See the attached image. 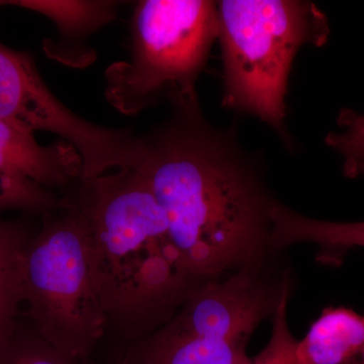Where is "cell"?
<instances>
[{
	"label": "cell",
	"instance_id": "cell-14",
	"mask_svg": "<svg viewBox=\"0 0 364 364\" xmlns=\"http://www.w3.org/2000/svg\"><path fill=\"white\" fill-rule=\"evenodd\" d=\"M0 364H82L43 338L21 316L0 350Z\"/></svg>",
	"mask_w": 364,
	"mask_h": 364
},
{
	"label": "cell",
	"instance_id": "cell-17",
	"mask_svg": "<svg viewBox=\"0 0 364 364\" xmlns=\"http://www.w3.org/2000/svg\"><path fill=\"white\" fill-rule=\"evenodd\" d=\"M272 318V338L264 349L248 364H296L299 340L294 338L289 330L287 309L280 308Z\"/></svg>",
	"mask_w": 364,
	"mask_h": 364
},
{
	"label": "cell",
	"instance_id": "cell-2",
	"mask_svg": "<svg viewBox=\"0 0 364 364\" xmlns=\"http://www.w3.org/2000/svg\"><path fill=\"white\" fill-rule=\"evenodd\" d=\"M60 203L85 229L105 337L117 351L166 324L202 284L186 267L166 215L138 169L80 178Z\"/></svg>",
	"mask_w": 364,
	"mask_h": 364
},
{
	"label": "cell",
	"instance_id": "cell-1",
	"mask_svg": "<svg viewBox=\"0 0 364 364\" xmlns=\"http://www.w3.org/2000/svg\"><path fill=\"white\" fill-rule=\"evenodd\" d=\"M161 124L141 135L136 167L161 205L172 242L200 282L261 264L272 249V210L259 160L234 129L205 117L198 93L174 97Z\"/></svg>",
	"mask_w": 364,
	"mask_h": 364
},
{
	"label": "cell",
	"instance_id": "cell-18",
	"mask_svg": "<svg viewBox=\"0 0 364 364\" xmlns=\"http://www.w3.org/2000/svg\"><path fill=\"white\" fill-rule=\"evenodd\" d=\"M82 364H91V363H88V361H82Z\"/></svg>",
	"mask_w": 364,
	"mask_h": 364
},
{
	"label": "cell",
	"instance_id": "cell-4",
	"mask_svg": "<svg viewBox=\"0 0 364 364\" xmlns=\"http://www.w3.org/2000/svg\"><path fill=\"white\" fill-rule=\"evenodd\" d=\"M217 6L210 0L139 1L132 16L129 58L105 71L109 105L136 116L196 93V81L218 40Z\"/></svg>",
	"mask_w": 364,
	"mask_h": 364
},
{
	"label": "cell",
	"instance_id": "cell-12",
	"mask_svg": "<svg viewBox=\"0 0 364 364\" xmlns=\"http://www.w3.org/2000/svg\"><path fill=\"white\" fill-rule=\"evenodd\" d=\"M296 358V364H364V315L324 309L299 340Z\"/></svg>",
	"mask_w": 364,
	"mask_h": 364
},
{
	"label": "cell",
	"instance_id": "cell-3",
	"mask_svg": "<svg viewBox=\"0 0 364 364\" xmlns=\"http://www.w3.org/2000/svg\"><path fill=\"white\" fill-rule=\"evenodd\" d=\"M217 11L222 107L257 117L291 145L286 127L289 74L301 47L327 43V16L306 0H223Z\"/></svg>",
	"mask_w": 364,
	"mask_h": 364
},
{
	"label": "cell",
	"instance_id": "cell-9",
	"mask_svg": "<svg viewBox=\"0 0 364 364\" xmlns=\"http://www.w3.org/2000/svg\"><path fill=\"white\" fill-rule=\"evenodd\" d=\"M0 173L61 195L81 178L82 161L69 144L43 146L33 134L0 121Z\"/></svg>",
	"mask_w": 364,
	"mask_h": 364
},
{
	"label": "cell",
	"instance_id": "cell-5",
	"mask_svg": "<svg viewBox=\"0 0 364 364\" xmlns=\"http://www.w3.org/2000/svg\"><path fill=\"white\" fill-rule=\"evenodd\" d=\"M26 256L23 317L67 355L87 361L105 337L85 229L69 208L43 215Z\"/></svg>",
	"mask_w": 364,
	"mask_h": 364
},
{
	"label": "cell",
	"instance_id": "cell-10",
	"mask_svg": "<svg viewBox=\"0 0 364 364\" xmlns=\"http://www.w3.org/2000/svg\"><path fill=\"white\" fill-rule=\"evenodd\" d=\"M247 345L200 336L168 321L117 351L112 364H248Z\"/></svg>",
	"mask_w": 364,
	"mask_h": 364
},
{
	"label": "cell",
	"instance_id": "cell-7",
	"mask_svg": "<svg viewBox=\"0 0 364 364\" xmlns=\"http://www.w3.org/2000/svg\"><path fill=\"white\" fill-rule=\"evenodd\" d=\"M279 254L196 287L170 320L208 338L248 345L254 331L274 315L293 279Z\"/></svg>",
	"mask_w": 364,
	"mask_h": 364
},
{
	"label": "cell",
	"instance_id": "cell-16",
	"mask_svg": "<svg viewBox=\"0 0 364 364\" xmlns=\"http://www.w3.org/2000/svg\"><path fill=\"white\" fill-rule=\"evenodd\" d=\"M60 208V195L26 179L0 173V213L21 210L45 215Z\"/></svg>",
	"mask_w": 364,
	"mask_h": 364
},
{
	"label": "cell",
	"instance_id": "cell-11",
	"mask_svg": "<svg viewBox=\"0 0 364 364\" xmlns=\"http://www.w3.org/2000/svg\"><path fill=\"white\" fill-rule=\"evenodd\" d=\"M272 248L277 252L299 243L318 248V260L337 264L347 251L364 248V222L322 221L306 217L279 200L272 210Z\"/></svg>",
	"mask_w": 364,
	"mask_h": 364
},
{
	"label": "cell",
	"instance_id": "cell-13",
	"mask_svg": "<svg viewBox=\"0 0 364 364\" xmlns=\"http://www.w3.org/2000/svg\"><path fill=\"white\" fill-rule=\"evenodd\" d=\"M35 234L21 223L0 221V350L21 317L26 256Z\"/></svg>",
	"mask_w": 364,
	"mask_h": 364
},
{
	"label": "cell",
	"instance_id": "cell-8",
	"mask_svg": "<svg viewBox=\"0 0 364 364\" xmlns=\"http://www.w3.org/2000/svg\"><path fill=\"white\" fill-rule=\"evenodd\" d=\"M0 6L21 7L50 18L56 26L57 38L44 41L46 55L67 66L85 68L95 59L88 39L114 21L119 2L11 0L0 1Z\"/></svg>",
	"mask_w": 364,
	"mask_h": 364
},
{
	"label": "cell",
	"instance_id": "cell-6",
	"mask_svg": "<svg viewBox=\"0 0 364 364\" xmlns=\"http://www.w3.org/2000/svg\"><path fill=\"white\" fill-rule=\"evenodd\" d=\"M0 121L35 135L47 132L72 146L82 161V179L136 168L143 157L141 136L130 128L93 124L67 107L46 85L30 53L0 59Z\"/></svg>",
	"mask_w": 364,
	"mask_h": 364
},
{
	"label": "cell",
	"instance_id": "cell-15",
	"mask_svg": "<svg viewBox=\"0 0 364 364\" xmlns=\"http://www.w3.org/2000/svg\"><path fill=\"white\" fill-rule=\"evenodd\" d=\"M342 132H332L326 145L343 158V173L348 178L364 176V116L353 109H343L337 117Z\"/></svg>",
	"mask_w": 364,
	"mask_h": 364
}]
</instances>
